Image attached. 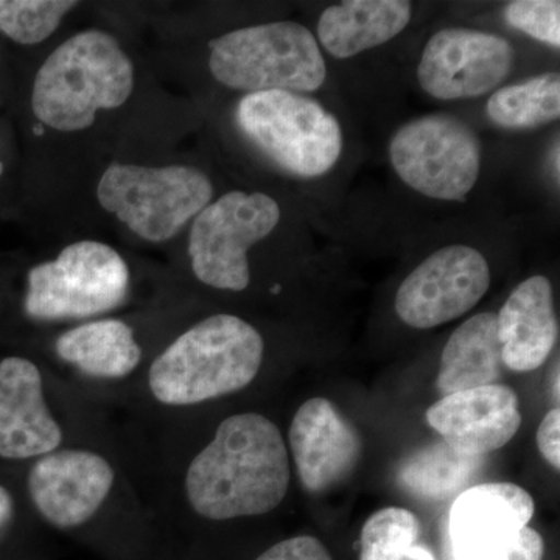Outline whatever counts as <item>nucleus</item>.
Instances as JSON below:
<instances>
[{
  "label": "nucleus",
  "mask_w": 560,
  "mask_h": 560,
  "mask_svg": "<svg viewBox=\"0 0 560 560\" xmlns=\"http://www.w3.org/2000/svg\"><path fill=\"white\" fill-rule=\"evenodd\" d=\"M289 486L282 434L270 419L253 412L224 419L186 477L190 506L210 521L267 514L282 503Z\"/></svg>",
  "instance_id": "obj_1"
},
{
  "label": "nucleus",
  "mask_w": 560,
  "mask_h": 560,
  "mask_svg": "<svg viewBox=\"0 0 560 560\" xmlns=\"http://www.w3.org/2000/svg\"><path fill=\"white\" fill-rule=\"evenodd\" d=\"M135 68L109 33L86 31L62 43L36 73L32 108L39 121L58 131H81L101 109L130 98Z\"/></svg>",
  "instance_id": "obj_2"
},
{
  "label": "nucleus",
  "mask_w": 560,
  "mask_h": 560,
  "mask_svg": "<svg viewBox=\"0 0 560 560\" xmlns=\"http://www.w3.org/2000/svg\"><path fill=\"white\" fill-rule=\"evenodd\" d=\"M265 342L238 316L215 315L180 335L154 361L151 393L161 404L184 407L248 386L264 361Z\"/></svg>",
  "instance_id": "obj_3"
},
{
  "label": "nucleus",
  "mask_w": 560,
  "mask_h": 560,
  "mask_svg": "<svg viewBox=\"0 0 560 560\" xmlns=\"http://www.w3.org/2000/svg\"><path fill=\"white\" fill-rule=\"evenodd\" d=\"M209 68L224 86L249 94L315 92L327 77L318 40L291 21L254 25L213 39Z\"/></svg>",
  "instance_id": "obj_4"
},
{
  "label": "nucleus",
  "mask_w": 560,
  "mask_h": 560,
  "mask_svg": "<svg viewBox=\"0 0 560 560\" xmlns=\"http://www.w3.org/2000/svg\"><path fill=\"white\" fill-rule=\"evenodd\" d=\"M237 124L265 156L302 178L326 175L340 160V121L307 95L287 91L245 95L237 106Z\"/></svg>",
  "instance_id": "obj_5"
},
{
  "label": "nucleus",
  "mask_w": 560,
  "mask_h": 560,
  "mask_svg": "<svg viewBox=\"0 0 560 560\" xmlns=\"http://www.w3.org/2000/svg\"><path fill=\"white\" fill-rule=\"evenodd\" d=\"M102 208L143 241H171L213 197L208 176L189 165L140 167L113 164L97 189Z\"/></svg>",
  "instance_id": "obj_6"
},
{
  "label": "nucleus",
  "mask_w": 560,
  "mask_h": 560,
  "mask_svg": "<svg viewBox=\"0 0 560 560\" xmlns=\"http://www.w3.org/2000/svg\"><path fill=\"white\" fill-rule=\"evenodd\" d=\"M130 270L119 253L101 242H79L54 261L28 272L25 312L35 319L88 318L127 300Z\"/></svg>",
  "instance_id": "obj_7"
},
{
  "label": "nucleus",
  "mask_w": 560,
  "mask_h": 560,
  "mask_svg": "<svg viewBox=\"0 0 560 560\" xmlns=\"http://www.w3.org/2000/svg\"><path fill=\"white\" fill-rule=\"evenodd\" d=\"M389 160L399 178L423 197L463 201L480 178L481 143L466 121L431 114L394 135Z\"/></svg>",
  "instance_id": "obj_8"
},
{
  "label": "nucleus",
  "mask_w": 560,
  "mask_h": 560,
  "mask_svg": "<svg viewBox=\"0 0 560 560\" xmlns=\"http://www.w3.org/2000/svg\"><path fill=\"white\" fill-rule=\"evenodd\" d=\"M278 202L261 191L223 195L195 217L189 237L191 270L200 282L219 290L249 285L248 250L275 231Z\"/></svg>",
  "instance_id": "obj_9"
},
{
  "label": "nucleus",
  "mask_w": 560,
  "mask_h": 560,
  "mask_svg": "<svg viewBox=\"0 0 560 560\" xmlns=\"http://www.w3.org/2000/svg\"><path fill=\"white\" fill-rule=\"evenodd\" d=\"M490 268L471 246L448 245L427 257L400 283L399 318L415 329H433L471 311L488 293Z\"/></svg>",
  "instance_id": "obj_10"
},
{
  "label": "nucleus",
  "mask_w": 560,
  "mask_h": 560,
  "mask_svg": "<svg viewBox=\"0 0 560 560\" xmlns=\"http://www.w3.org/2000/svg\"><path fill=\"white\" fill-rule=\"evenodd\" d=\"M515 50L510 40L474 28L434 33L418 66L420 88L438 101L477 98L510 75Z\"/></svg>",
  "instance_id": "obj_11"
},
{
  "label": "nucleus",
  "mask_w": 560,
  "mask_h": 560,
  "mask_svg": "<svg viewBox=\"0 0 560 560\" xmlns=\"http://www.w3.org/2000/svg\"><path fill=\"white\" fill-rule=\"evenodd\" d=\"M534 500L512 482H485L460 493L451 511L456 560H497L529 525Z\"/></svg>",
  "instance_id": "obj_12"
},
{
  "label": "nucleus",
  "mask_w": 560,
  "mask_h": 560,
  "mask_svg": "<svg viewBox=\"0 0 560 560\" xmlns=\"http://www.w3.org/2000/svg\"><path fill=\"white\" fill-rule=\"evenodd\" d=\"M113 482V467L97 453L51 452L33 466L28 492L51 525L73 528L98 511Z\"/></svg>",
  "instance_id": "obj_13"
},
{
  "label": "nucleus",
  "mask_w": 560,
  "mask_h": 560,
  "mask_svg": "<svg viewBox=\"0 0 560 560\" xmlns=\"http://www.w3.org/2000/svg\"><path fill=\"white\" fill-rule=\"evenodd\" d=\"M427 422L453 451L482 458L515 436L521 405L510 386L495 383L442 397L427 411Z\"/></svg>",
  "instance_id": "obj_14"
},
{
  "label": "nucleus",
  "mask_w": 560,
  "mask_h": 560,
  "mask_svg": "<svg viewBox=\"0 0 560 560\" xmlns=\"http://www.w3.org/2000/svg\"><path fill=\"white\" fill-rule=\"evenodd\" d=\"M290 444L302 486L326 492L348 480L361 455L359 433L331 401H305L290 427Z\"/></svg>",
  "instance_id": "obj_15"
},
{
  "label": "nucleus",
  "mask_w": 560,
  "mask_h": 560,
  "mask_svg": "<svg viewBox=\"0 0 560 560\" xmlns=\"http://www.w3.org/2000/svg\"><path fill=\"white\" fill-rule=\"evenodd\" d=\"M62 430L44 400L43 378L32 361L10 357L0 363V456L25 459L51 453Z\"/></svg>",
  "instance_id": "obj_16"
},
{
  "label": "nucleus",
  "mask_w": 560,
  "mask_h": 560,
  "mask_svg": "<svg viewBox=\"0 0 560 560\" xmlns=\"http://www.w3.org/2000/svg\"><path fill=\"white\" fill-rule=\"evenodd\" d=\"M497 330L508 370H539L559 335L550 280L545 276L523 280L497 315Z\"/></svg>",
  "instance_id": "obj_17"
},
{
  "label": "nucleus",
  "mask_w": 560,
  "mask_h": 560,
  "mask_svg": "<svg viewBox=\"0 0 560 560\" xmlns=\"http://www.w3.org/2000/svg\"><path fill=\"white\" fill-rule=\"evenodd\" d=\"M405 0H348L320 14L318 38L335 58L346 60L399 36L411 21Z\"/></svg>",
  "instance_id": "obj_18"
},
{
  "label": "nucleus",
  "mask_w": 560,
  "mask_h": 560,
  "mask_svg": "<svg viewBox=\"0 0 560 560\" xmlns=\"http://www.w3.org/2000/svg\"><path fill=\"white\" fill-rule=\"evenodd\" d=\"M503 368L497 315L480 313L460 324L448 338L442 350L436 386L448 396L459 390L495 385Z\"/></svg>",
  "instance_id": "obj_19"
},
{
  "label": "nucleus",
  "mask_w": 560,
  "mask_h": 560,
  "mask_svg": "<svg viewBox=\"0 0 560 560\" xmlns=\"http://www.w3.org/2000/svg\"><path fill=\"white\" fill-rule=\"evenodd\" d=\"M55 350L66 363L97 378L127 377L142 357L131 327L117 319L94 320L66 331Z\"/></svg>",
  "instance_id": "obj_20"
},
{
  "label": "nucleus",
  "mask_w": 560,
  "mask_h": 560,
  "mask_svg": "<svg viewBox=\"0 0 560 560\" xmlns=\"http://www.w3.org/2000/svg\"><path fill=\"white\" fill-rule=\"evenodd\" d=\"M488 116L506 130H534L558 120L560 116V77L541 73L493 92Z\"/></svg>",
  "instance_id": "obj_21"
},
{
  "label": "nucleus",
  "mask_w": 560,
  "mask_h": 560,
  "mask_svg": "<svg viewBox=\"0 0 560 560\" xmlns=\"http://www.w3.org/2000/svg\"><path fill=\"white\" fill-rule=\"evenodd\" d=\"M481 458L460 455L445 442L420 448L399 469V481L422 499H447L469 482Z\"/></svg>",
  "instance_id": "obj_22"
},
{
  "label": "nucleus",
  "mask_w": 560,
  "mask_h": 560,
  "mask_svg": "<svg viewBox=\"0 0 560 560\" xmlns=\"http://www.w3.org/2000/svg\"><path fill=\"white\" fill-rule=\"evenodd\" d=\"M420 523L404 508L372 514L361 530L360 560H416Z\"/></svg>",
  "instance_id": "obj_23"
},
{
  "label": "nucleus",
  "mask_w": 560,
  "mask_h": 560,
  "mask_svg": "<svg viewBox=\"0 0 560 560\" xmlns=\"http://www.w3.org/2000/svg\"><path fill=\"white\" fill-rule=\"evenodd\" d=\"M79 5L68 0H0V32L20 44H39Z\"/></svg>",
  "instance_id": "obj_24"
},
{
  "label": "nucleus",
  "mask_w": 560,
  "mask_h": 560,
  "mask_svg": "<svg viewBox=\"0 0 560 560\" xmlns=\"http://www.w3.org/2000/svg\"><path fill=\"white\" fill-rule=\"evenodd\" d=\"M504 16L512 27L530 38L560 47V3L558 0H515L508 3Z\"/></svg>",
  "instance_id": "obj_25"
},
{
  "label": "nucleus",
  "mask_w": 560,
  "mask_h": 560,
  "mask_svg": "<svg viewBox=\"0 0 560 560\" xmlns=\"http://www.w3.org/2000/svg\"><path fill=\"white\" fill-rule=\"evenodd\" d=\"M257 560H334L327 548L315 537L300 536L279 541Z\"/></svg>",
  "instance_id": "obj_26"
},
{
  "label": "nucleus",
  "mask_w": 560,
  "mask_h": 560,
  "mask_svg": "<svg viewBox=\"0 0 560 560\" xmlns=\"http://www.w3.org/2000/svg\"><path fill=\"white\" fill-rule=\"evenodd\" d=\"M560 410L552 408L544 420H541L539 431H537V447L548 463L559 470L560 467Z\"/></svg>",
  "instance_id": "obj_27"
},
{
  "label": "nucleus",
  "mask_w": 560,
  "mask_h": 560,
  "mask_svg": "<svg viewBox=\"0 0 560 560\" xmlns=\"http://www.w3.org/2000/svg\"><path fill=\"white\" fill-rule=\"evenodd\" d=\"M544 552L545 545L540 534L526 526L510 550L497 560H544Z\"/></svg>",
  "instance_id": "obj_28"
},
{
  "label": "nucleus",
  "mask_w": 560,
  "mask_h": 560,
  "mask_svg": "<svg viewBox=\"0 0 560 560\" xmlns=\"http://www.w3.org/2000/svg\"><path fill=\"white\" fill-rule=\"evenodd\" d=\"M11 515H13V500L9 490L0 486V529L10 522Z\"/></svg>",
  "instance_id": "obj_29"
},
{
  "label": "nucleus",
  "mask_w": 560,
  "mask_h": 560,
  "mask_svg": "<svg viewBox=\"0 0 560 560\" xmlns=\"http://www.w3.org/2000/svg\"><path fill=\"white\" fill-rule=\"evenodd\" d=\"M416 560H434V558L430 550H427L422 545H418V550H416Z\"/></svg>",
  "instance_id": "obj_30"
}]
</instances>
